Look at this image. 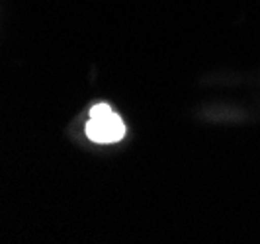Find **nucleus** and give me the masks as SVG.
Returning a JSON list of instances; mask_svg holds the SVG:
<instances>
[{"mask_svg":"<svg viewBox=\"0 0 260 244\" xmlns=\"http://www.w3.org/2000/svg\"><path fill=\"white\" fill-rule=\"evenodd\" d=\"M86 135L88 139L100 145H110V143H117L123 139L125 135V125L121 121V117L112 112H108L104 116L90 117L86 123Z\"/></svg>","mask_w":260,"mask_h":244,"instance_id":"obj_1","label":"nucleus"},{"mask_svg":"<svg viewBox=\"0 0 260 244\" xmlns=\"http://www.w3.org/2000/svg\"><path fill=\"white\" fill-rule=\"evenodd\" d=\"M108 112H112V108L108 106V103H98V106H94L90 110V117H98V116H104Z\"/></svg>","mask_w":260,"mask_h":244,"instance_id":"obj_2","label":"nucleus"}]
</instances>
